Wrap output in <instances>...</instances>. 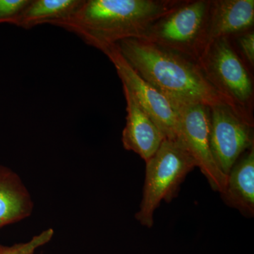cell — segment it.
I'll use <instances>...</instances> for the list:
<instances>
[{"label": "cell", "instance_id": "obj_14", "mask_svg": "<svg viewBox=\"0 0 254 254\" xmlns=\"http://www.w3.org/2000/svg\"><path fill=\"white\" fill-rule=\"evenodd\" d=\"M53 235L54 230L48 229L33 237L27 242L12 246L0 245V254H33L39 247L48 244Z\"/></svg>", "mask_w": 254, "mask_h": 254}, {"label": "cell", "instance_id": "obj_10", "mask_svg": "<svg viewBox=\"0 0 254 254\" xmlns=\"http://www.w3.org/2000/svg\"><path fill=\"white\" fill-rule=\"evenodd\" d=\"M254 23V0H212L208 42L250 31Z\"/></svg>", "mask_w": 254, "mask_h": 254}, {"label": "cell", "instance_id": "obj_5", "mask_svg": "<svg viewBox=\"0 0 254 254\" xmlns=\"http://www.w3.org/2000/svg\"><path fill=\"white\" fill-rule=\"evenodd\" d=\"M145 163L143 197L136 218L142 225L150 228L155 211L161 202L173 199L185 177L196 166L180 141L166 138Z\"/></svg>", "mask_w": 254, "mask_h": 254}, {"label": "cell", "instance_id": "obj_2", "mask_svg": "<svg viewBox=\"0 0 254 254\" xmlns=\"http://www.w3.org/2000/svg\"><path fill=\"white\" fill-rule=\"evenodd\" d=\"M116 46L141 77L170 99L200 103L210 108L227 105L234 110L210 85L197 62L141 38L125 40Z\"/></svg>", "mask_w": 254, "mask_h": 254}, {"label": "cell", "instance_id": "obj_7", "mask_svg": "<svg viewBox=\"0 0 254 254\" xmlns=\"http://www.w3.org/2000/svg\"><path fill=\"white\" fill-rule=\"evenodd\" d=\"M103 53L113 64L123 84L131 91L137 103L153 120L165 138L177 140L178 117L170 98L141 77L123 58L116 45Z\"/></svg>", "mask_w": 254, "mask_h": 254}, {"label": "cell", "instance_id": "obj_11", "mask_svg": "<svg viewBox=\"0 0 254 254\" xmlns=\"http://www.w3.org/2000/svg\"><path fill=\"white\" fill-rule=\"evenodd\" d=\"M222 199L245 216L254 214V145L246 151L227 175Z\"/></svg>", "mask_w": 254, "mask_h": 254}, {"label": "cell", "instance_id": "obj_9", "mask_svg": "<svg viewBox=\"0 0 254 254\" xmlns=\"http://www.w3.org/2000/svg\"><path fill=\"white\" fill-rule=\"evenodd\" d=\"M123 87L127 103L126 125L122 136L123 146L147 162L156 153L165 138L128 88L124 84Z\"/></svg>", "mask_w": 254, "mask_h": 254}, {"label": "cell", "instance_id": "obj_8", "mask_svg": "<svg viewBox=\"0 0 254 254\" xmlns=\"http://www.w3.org/2000/svg\"><path fill=\"white\" fill-rule=\"evenodd\" d=\"M210 139L215 163L227 175L232 167L254 145V125L227 105L210 108Z\"/></svg>", "mask_w": 254, "mask_h": 254}, {"label": "cell", "instance_id": "obj_3", "mask_svg": "<svg viewBox=\"0 0 254 254\" xmlns=\"http://www.w3.org/2000/svg\"><path fill=\"white\" fill-rule=\"evenodd\" d=\"M197 64L210 85L230 102L235 111L254 125L253 77L231 38L211 42Z\"/></svg>", "mask_w": 254, "mask_h": 254}, {"label": "cell", "instance_id": "obj_6", "mask_svg": "<svg viewBox=\"0 0 254 254\" xmlns=\"http://www.w3.org/2000/svg\"><path fill=\"white\" fill-rule=\"evenodd\" d=\"M178 117L177 141L186 148L212 190H225L227 175L215 163L210 139V108L193 102L170 99Z\"/></svg>", "mask_w": 254, "mask_h": 254}, {"label": "cell", "instance_id": "obj_15", "mask_svg": "<svg viewBox=\"0 0 254 254\" xmlns=\"http://www.w3.org/2000/svg\"><path fill=\"white\" fill-rule=\"evenodd\" d=\"M237 43L245 63L251 68L254 66V32L253 30L236 36Z\"/></svg>", "mask_w": 254, "mask_h": 254}, {"label": "cell", "instance_id": "obj_4", "mask_svg": "<svg viewBox=\"0 0 254 254\" xmlns=\"http://www.w3.org/2000/svg\"><path fill=\"white\" fill-rule=\"evenodd\" d=\"M212 0H184L148 28L141 39L197 62L208 46Z\"/></svg>", "mask_w": 254, "mask_h": 254}, {"label": "cell", "instance_id": "obj_1", "mask_svg": "<svg viewBox=\"0 0 254 254\" xmlns=\"http://www.w3.org/2000/svg\"><path fill=\"white\" fill-rule=\"evenodd\" d=\"M184 0H81L71 14L51 21L104 53L131 38H141L159 18Z\"/></svg>", "mask_w": 254, "mask_h": 254}, {"label": "cell", "instance_id": "obj_12", "mask_svg": "<svg viewBox=\"0 0 254 254\" xmlns=\"http://www.w3.org/2000/svg\"><path fill=\"white\" fill-rule=\"evenodd\" d=\"M33 208L31 194L19 176L0 166V228L28 218Z\"/></svg>", "mask_w": 254, "mask_h": 254}, {"label": "cell", "instance_id": "obj_16", "mask_svg": "<svg viewBox=\"0 0 254 254\" xmlns=\"http://www.w3.org/2000/svg\"><path fill=\"white\" fill-rule=\"evenodd\" d=\"M31 0H0V23L14 17L28 4Z\"/></svg>", "mask_w": 254, "mask_h": 254}, {"label": "cell", "instance_id": "obj_13", "mask_svg": "<svg viewBox=\"0 0 254 254\" xmlns=\"http://www.w3.org/2000/svg\"><path fill=\"white\" fill-rule=\"evenodd\" d=\"M81 0H31L14 17L6 21L18 27L31 29L39 25L66 17L71 14Z\"/></svg>", "mask_w": 254, "mask_h": 254}]
</instances>
